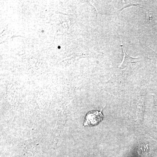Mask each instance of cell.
<instances>
[{"label": "cell", "mask_w": 157, "mask_h": 157, "mask_svg": "<svg viewBox=\"0 0 157 157\" xmlns=\"http://www.w3.org/2000/svg\"><path fill=\"white\" fill-rule=\"evenodd\" d=\"M102 110H91L86 115L83 125L85 127H93L97 125L102 121L104 116L102 114Z\"/></svg>", "instance_id": "1"}]
</instances>
